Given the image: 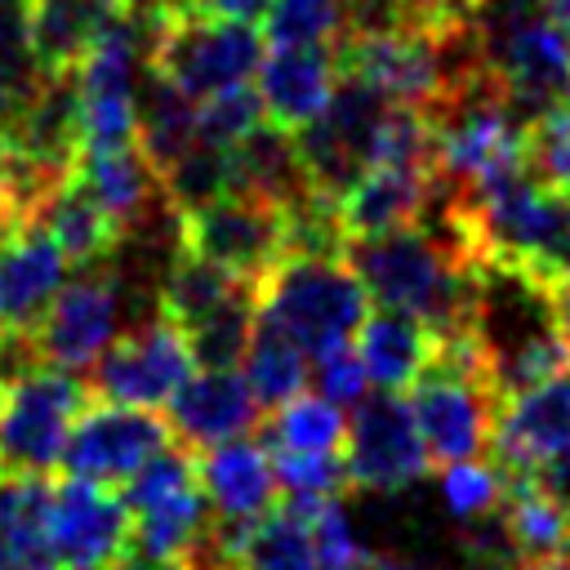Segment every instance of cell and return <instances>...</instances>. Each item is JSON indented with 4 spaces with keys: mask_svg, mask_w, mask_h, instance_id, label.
I'll return each mask as SVG.
<instances>
[{
    "mask_svg": "<svg viewBox=\"0 0 570 570\" xmlns=\"http://www.w3.org/2000/svg\"><path fill=\"white\" fill-rule=\"evenodd\" d=\"M240 374H245L254 401L263 410H276V405H285L289 396H298L307 387L312 356L285 330H276L272 321H263L254 312V330H249V343H245V356H240Z\"/></svg>",
    "mask_w": 570,
    "mask_h": 570,
    "instance_id": "cell-30",
    "label": "cell"
},
{
    "mask_svg": "<svg viewBox=\"0 0 570 570\" xmlns=\"http://www.w3.org/2000/svg\"><path fill=\"white\" fill-rule=\"evenodd\" d=\"M196 370V356L187 347L183 325L160 307L156 316H147L138 330L111 338L89 365H85V383L94 396L102 401H120V405H147L160 410L178 383Z\"/></svg>",
    "mask_w": 570,
    "mask_h": 570,
    "instance_id": "cell-9",
    "label": "cell"
},
{
    "mask_svg": "<svg viewBox=\"0 0 570 570\" xmlns=\"http://www.w3.org/2000/svg\"><path fill=\"white\" fill-rule=\"evenodd\" d=\"M196 4L209 13H223V18H245V22L263 18V9H267V0H196Z\"/></svg>",
    "mask_w": 570,
    "mask_h": 570,
    "instance_id": "cell-43",
    "label": "cell"
},
{
    "mask_svg": "<svg viewBox=\"0 0 570 570\" xmlns=\"http://www.w3.org/2000/svg\"><path fill=\"white\" fill-rule=\"evenodd\" d=\"M432 196V160H379L334 200L343 236H374L401 223H419Z\"/></svg>",
    "mask_w": 570,
    "mask_h": 570,
    "instance_id": "cell-20",
    "label": "cell"
},
{
    "mask_svg": "<svg viewBox=\"0 0 570 570\" xmlns=\"http://www.w3.org/2000/svg\"><path fill=\"white\" fill-rule=\"evenodd\" d=\"M107 570H187V566L160 561V557H142V552H125V557H116Z\"/></svg>",
    "mask_w": 570,
    "mask_h": 570,
    "instance_id": "cell-45",
    "label": "cell"
},
{
    "mask_svg": "<svg viewBox=\"0 0 570 570\" xmlns=\"http://www.w3.org/2000/svg\"><path fill=\"white\" fill-rule=\"evenodd\" d=\"M468 334L481 347L499 401L570 365V334L561 325L557 285L512 263H476Z\"/></svg>",
    "mask_w": 570,
    "mask_h": 570,
    "instance_id": "cell-1",
    "label": "cell"
},
{
    "mask_svg": "<svg viewBox=\"0 0 570 570\" xmlns=\"http://www.w3.org/2000/svg\"><path fill=\"white\" fill-rule=\"evenodd\" d=\"M134 517V552L142 557H160V561H178L191 570V561L200 557L205 539H209V521H214V508L200 490V476L165 490L160 499L142 503L129 512Z\"/></svg>",
    "mask_w": 570,
    "mask_h": 570,
    "instance_id": "cell-23",
    "label": "cell"
},
{
    "mask_svg": "<svg viewBox=\"0 0 570 570\" xmlns=\"http://www.w3.org/2000/svg\"><path fill=\"white\" fill-rule=\"evenodd\" d=\"M191 570H240V566H236V561H214V557H200Z\"/></svg>",
    "mask_w": 570,
    "mask_h": 570,
    "instance_id": "cell-48",
    "label": "cell"
},
{
    "mask_svg": "<svg viewBox=\"0 0 570 570\" xmlns=\"http://www.w3.org/2000/svg\"><path fill=\"white\" fill-rule=\"evenodd\" d=\"M160 187H165V200H169L174 214L196 209V205H209V200L236 191V151L196 138L183 156H174L160 169Z\"/></svg>",
    "mask_w": 570,
    "mask_h": 570,
    "instance_id": "cell-32",
    "label": "cell"
},
{
    "mask_svg": "<svg viewBox=\"0 0 570 570\" xmlns=\"http://www.w3.org/2000/svg\"><path fill=\"white\" fill-rule=\"evenodd\" d=\"M169 436H174L169 423L147 405H120V401L89 396L71 423L58 468L62 476L125 485Z\"/></svg>",
    "mask_w": 570,
    "mask_h": 570,
    "instance_id": "cell-13",
    "label": "cell"
},
{
    "mask_svg": "<svg viewBox=\"0 0 570 570\" xmlns=\"http://www.w3.org/2000/svg\"><path fill=\"white\" fill-rule=\"evenodd\" d=\"M365 570H436V566L419 561V557H405V552H370Z\"/></svg>",
    "mask_w": 570,
    "mask_h": 570,
    "instance_id": "cell-44",
    "label": "cell"
},
{
    "mask_svg": "<svg viewBox=\"0 0 570 570\" xmlns=\"http://www.w3.org/2000/svg\"><path fill=\"white\" fill-rule=\"evenodd\" d=\"M258 120H263V102L254 85H232L196 102V138L218 142V147H236Z\"/></svg>",
    "mask_w": 570,
    "mask_h": 570,
    "instance_id": "cell-39",
    "label": "cell"
},
{
    "mask_svg": "<svg viewBox=\"0 0 570 570\" xmlns=\"http://www.w3.org/2000/svg\"><path fill=\"white\" fill-rule=\"evenodd\" d=\"M343 459H347L352 490H379V494L410 490L432 472V459L405 392L379 387V396H361L352 405Z\"/></svg>",
    "mask_w": 570,
    "mask_h": 570,
    "instance_id": "cell-11",
    "label": "cell"
},
{
    "mask_svg": "<svg viewBox=\"0 0 570 570\" xmlns=\"http://www.w3.org/2000/svg\"><path fill=\"white\" fill-rule=\"evenodd\" d=\"M151 67L196 102L232 85H249L263 58V31L245 18H223L200 4L151 9Z\"/></svg>",
    "mask_w": 570,
    "mask_h": 570,
    "instance_id": "cell-5",
    "label": "cell"
},
{
    "mask_svg": "<svg viewBox=\"0 0 570 570\" xmlns=\"http://www.w3.org/2000/svg\"><path fill=\"white\" fill-rule=\"evenodd\" d=\"M240 285H254V281H240V276H232L227 267H218V263H209V258H200V254L174 245L169 272H165V281H160V307H165L178 325H191L196 316H205L209 307H218V303H223L227 294H236Z\"/></svg>",
    "mask_w": 570,
    "mask_h": 570,
    "instance_id": "cell-33",
    "label": "cell"
},
{
    "mask_svg": "<svg viewBox=\"0 0 570 570\" xmlns=\"http://www.w3.org/2000/svg\"><path fill=\"white\" fill-rule=\"evenodd\" d=\"M120 9L107 0H27L31 45L45 71H71Z\"/></svg>",
    "mask_w": 570,
    "mask_h": 570,
    "instance_id": "cell-27",
    "label": "cell"
},
{
    "mask_svg": "<svg viewBox=\"0 0 570 570\" xmlns=\"http://www.w3.org/2000/svg\"><path fill=\"white\" fill-rule=\"evenodd\" d=\"M557 303H561V325H566V334H570V276L557 285Z\"/></svg>",
    "mask_w": 570,
    "mask_h": 570,
    "instance_id": "cell-47",
    "label": "cell"
},
{
    "mask_svg": "<svg viewBox=\"0 0 570 570\" xmlns=\"http://www.w3.org/2000/svg\"><path fill=\"white\" fill-rule=\"evenodd\" d=\"M142 4H151V9H178V4H196V0H142Z\"/></svg>",
    "mask_w": 570,
    "mask_h": 570,
    "instance_id": "cell-49",
    "label": "cell"
},
{
    "mask_svg": "<svg viewBox=\"0 0 570 570\" xmlns=\"http://www.w3.org/2000/svg\"><path fill=\"white\" fill-rule=\"evenodd\" d=\"M254 312L285 330L312 361L330 347H343L356 338L370 294L347 263V254L334 249H289L281 263L254 285Z\"/></svg>",
    "mask_w": 570,
    "mask_h": 570,
    "instance_id": "cell-4",
    "label": "cell"
},
{
    "mask_svg": "<svg viewBox=\"0 0 570 570\" xmlns=\"http://www.w3.org/2000/svg\"><path fill=\"white\" fill-rule=\"evenodd\" d=\"M120 321V272L111 263L76 267L31 325L40 365L85 370L111 338Z\"/></svg>",
    "mask_w": 570,
    "mask_h": 570,
    "instance_id": "cell-12",
    "label": "cell"
},
{
    "mask_svg": "<svg viewBox=\"0 0 570 570\" xmlns=\"http://www.w3.org/2000/svg\"><path fill=\"white\" fill-rule=\"evenodd\" d=\"M530 169L570 196V94L530 125Z\"/></svg>",
    "mask_w": 570,
    "mask_h": 570,
    "instance_id": "cell-40",
    "label": "cell"
},
{
    "mask_svg": "<svg viewBox=\"0 0 570 570\" xmlns=\"http://www.w3.org/2000/svg\"><path fill=\"white\" fill-rule=\"evenodd\" d=\"M338 76L343 71L334 45H272L254 71L263 116L289 134L303 129L312 116H321Z\"/></svg>",
    "mask_w": 570,
    "mask_h": 570,
    "instance_id": "cell-18",
    "label": "cell"
},
{
    "mask_svg": "<svg viewBox=\"0 0 570 570\" xmlns=\"http://www.w3.org/2000/svg\"><path fill=\"white\" fill-rule=\"evenodd\" d=\"M347 31V0H267L263 36L272 45H338Z\"/></svg>",
    "mask_w": 570,
    "mask_h": 570,
    "instance_id": "cell-36",
    "label": "cell"
},
{
    "mask_svg": "<svg viewBox=\"0 0 570 570\" xmlns=\"http://www.w3.org/2000/svg\"><path fill=\"white\" fill-rule=\"evenodd\" d=\"M499 521L521 570H570V508L534 472H503Z\"/></svg>",
    "mask_w": 570,
    "mask_h": 570,
    "instance_id": "cell-21",
    "label": "cell"
},
{
    "mask_svg": "<svg viewBox=\"0 0 570 570\" xmlns=\"http://www.w3.org/2000/svg\"><path fill=\"white\" fill-rule=\"evenodd\" d=\"M174 240L258 285L285 254V205L254 191H227L209 205L174 214Z\"/></svg>",
    "mask_w": 570,
    "mask_h": 570,
    "instance_id": "cell-8",
    "label": "cell"
},
{
    "mask_svg": "<svg viewBox=\"0 0 570 570\" xmlns=\"http://www.w3.org/2000/svg\"><path fill=\"white\" fill-rule=\"evenodd\" d=\"M71 263L40 223H18L0 240V330H31Z\"/></svg>",
    "mask_w": 570,
    "mask_h": 570,
    "instance_id": "cell-19",
    "label": "cell"
},
{
    "mask_svg": "<svg viewBox=\"0 0 570 570\" xmlns=\"http://www.w3.org/2000/svg\"><path fill=\"white\" fill-rule=\"evenodd\" d=\"M80 370L36 365L0 387V472L49 476L62 459L76 414L89 401Z\"/></svg>",
    "mask_w": 570,
    "mask_h": 570,
    "instance_id": "cell-6",
    "label": "cell"
},
{
    "mask_svg": "<svg viewBox=\"0 0 570 570\" xmlns=\"http://www.w3.org/2000/svg\"><path fill=\"white\" fill-rule=\"evenodd\" d=\"M134 543V517L116 485L62 476L49 499V548L58 570H107Z\"/></svg>",
    "mask_w": 570,
    "mask_h": 570,
    "instance_id": "cell-14",
    "label": "cell"
},
{
    "mask_svg": "<svg viewBox=\"0 0 570 570\" xmlns=\"http://www.w3.org/2000/svg\"><path fill=\"white\" fill-rule=\"evenodd\" d=\"M490 450L503 472H534L543 459L570 450V365L499 401Z\"/></svg>",
    "mask_w": 570,
    "mask_h": 570,
    "instance_id": "cell-16",
    "label": "cell"
},
{
    "mask_svg": "<svg viewBox=\"0 0 570 570\" xmlns=\"http://www.w3.org/2000/svg\"><path fill=\"white\" fill-rule=\"evenodd\" d=\"M200 490L223 521H254L276 503V472L272 450L258 436H232L196 454Z\"/></svg>",
    "mask_w": 570,
    "mask_h": 570,
    "instance_id": "cell-22",
    "label": "cell"
},
{
    "mask_svg": "<svg viewBox=\"0 0 570 570\" xmlns=\"http://www.w3.org/2000/svg\"><path fill=\"white\" fill-rule=\"evenodd\" d=\"M232 151H236V191H254V196L276 200V205H294L312 191L298 142L276 120L272 125L258 120Z\"/></svg>",
    "mask_w": 570,
    "mask_h": 570,
    "instance_id": "cell-26",
    "label": "cell"
},
{
    "mask_svg": "<svg viewBox=\"0 0 570 570\" xmlns=\"http://www.w3.org/2000/svg\"><path fill=\"white\" fill-rule=\"evenodd\" d=\"M9 236V214H4V205H0V240Z\"/></svg>",
    "mask_w": 570,
    "mask_h": 570,
    "instance_id": "cell-51",
    "label": "cell"
},
{
    "mask_svg": "<svg viewBox=\"0 0 570 570\" xmlns=\"http://www.w3.org/2000/svg\"><path fill=\"white\" fill-rule=\"evenodd\" d=\"M249 330H254V285H240L218 307H209L205 316L183 325L196 365H236L245 356Z\"/></svg>",
    "mask_w": 570,
    "mask_h": 570,
    "instance_id": "cell-34",
    "label": "cell"
},
{
    "mask_svg": "<svg viewBox=\"0 0 570 570\" xmlns=\"http://www.w3.org/2000/svg\"><path fill=\"white\" fill-rule=\"evenodd\" d=\"M272 472L281 494H307V499H343L352 490L347 459L343 454H316V450H272Z\"/></svg>",
    "mask_w": 570,
    "mask_h": 570,
    "instance_id": "cell-38",
    "label": "cell"
},
{
    "mask_svg": "<svg viewBox=\"0 0 570 570\" xmlns=\"http://www.w3.org/2000/svg\"><path fill=\"white\" fill-rule=\"evenodd\" d=\"M539 9H543V13H548V18L570 36V0H539Z\"/></svg>",
    "mask_w": 570,
    "mask_h": 570,
    "instance_id": "cell-46",
    "label": "cell"
},
{
    "mask_svg": "<svg viewBox=\"0 0 570 570\" xmlns=\"http://www.w3.org/2000/svg\"><path fill=\"white\" fill-rule=\"evenodd\" d=\"M312 508L307 494L276 499L245 534L236 566L240 570H321L316 539H312Z\"/></svg>",
    "mask_w": 570,
    "mask_h": 570,
    "instance_id": "cell-28",
    "label": "cell"
},
{
    "mask_svg": "<svg viewBox=\"0 0 570 570\" xmlns=\"http://www.w3.org/2000/svg\"><path fill=\"white\" fill-rule=\"evenodd\" d=\"M343 254L379 307L419 316L436 334L468 330L476 263H468L428 223H401L374 236H347Z\"/></svg>",
    "mask_w": 570,
    "mask_h": 570,
    "instance_id": "cell-2",
    "label": "cell"
},
{
    "mask_svg": "<svg viewBox=\"0 0 570 570\" xmlns=\"http://www.w3.org/2000/svg\"><path fill=\"white\" fill-rule=\"evenodd\" d=\"M258 414H263V405L254 401V392L236 365H200L165 401V423H169L174 441L191 445L196 454L218 441L254 432Z\"/></svg>",
    "mask_w": 570,
    "mask_h": 570,
    "instance_id": "cell-15",
    "label": "cell"
},
{
    "mask_svg": "<svg viewBox=\"0 0 570 570\" xmlns=\"http://www.w3.org/2000/svg\"><path fill=\"white\" fill-rule=\"evenodd\" d=\"M267 450H316V454H343L347 445V414L330 396H312L307 387L272 410L263 436Z\"/></svg>",
    "mask_w": 570,
    "mask_h": 570,
    "instance_id": "cell-31",
    "label": "cell"
},
{
    "mask_svg": "<svg viewBox=\"0 0 570 570\" xmlns=\"http://www.w3.org/2000/svg\"><path fill=\"white\" fill-rule=\"evenodd\" d=\"M111 9H134V4H142V0H107Z\"/></svg>",
    "mask_w": 570,
    "mask_h": 570,
    "instance_id": "cell-50",
    "label": "cell"
},
{
    "mask_svg": "<svg viewBox=\"0 0 570 570\" xmlns=\"http://www.w3.org/2000/svg\"><path fill=\"white\" fill-rule=\"evenodd\" d=\"M312 383H316L321 396H330L334 405L352 410V405L365 396L370 374H365V365H361V352H356L352 343H343V347H330V352L316 356V365H312Z\"/></svg>",
    "mask_w": 570,
    "mask_h": 570,
    "instance_id": "cell-41",
    "label": "cell"
},
{
    "mask_svg": "<svg viewBox=\"0 0 570 570\" xmlns=\"http://www.w3.org/2000/svg\"><path fill=\"white\" fill-rule=\"evenodd\" d=\"M387 107L392 102L379 89H370L365 80H356L347 71L338 76L321 116H312L303 129H294V142H298L312 191L338 200L356 183V174L370 165L374 134H379V120H383Z\"/></svg>",
    "mask_w": 570,
    "mask_h": 570,
    "instance_id": "cell-10",
    "label": "cell"
},
{
    "mask_svg": "<svg viewBox=\"0 0 570 570\" xmlns=\"http://www.w3.org/2000/svg\"><path fill=\"white\" fill-rule=\"evenodd\" d=\"M432 178L450 191H472L530 165V120L508 102L494 71H476L428 107Z\"/></svg>",
    "mask_w": 570,
    "mask_h": 570,
    "instance_id": "cell-3",
    "label": "cell"
},
{
    "mask_svg": "<svg viewBox=\"0 0 570 570\" xmlns=\"http://www.w3.org/2000/svg\"><path fill=\"white\" fill-rule=\"evenodd\" d=\"M436 338L441 334L432 325H423L419 316L379 307V312H365V321L356 330V352H361L370 383H379L387 392H405L428 370Z\"/></svg>",
    "mask_w": 570,
    "mask_h": 570,
    "instance_id": "cell-24",
    "label": "cell"
},
{
    "mask_svg": "<svg viewBox=\"0 0 570 570\" xmlns=\"http://www.w3.org/2000/svg\"><path fill=\"white\" fill-rule=\"evenodd\" d=\"M436 472H441V503L454 521H476V517L499 512V499H503V468L499 463L459 459V463H445Z\"/></svg>",
    "mask_w": 570,
    "mask_h": 570,
    "instance_id": "cell-37",
    "label": "cell"
},
{
    "mask_svg": "<svg viewBox=\"0 0 570 570\" xmlns=\"http://www.w3.org/2000/svg\"><path fill=\"white\" fill-rule=\"evenodd\" d=\"M534 481H539L543 490H552V494L570 508V450H561V454L543 459V463L534 468Z\"/></svg>",
    "mask_w": 570,
    "mask_h": 570,
    "instance_id": "cell-42",
    "label": "cell"
},
{
    "mask_svg": "<svg viewBox=\"0 0 570 570\" xmlns=\"http://www.w3.org/2000/svg\"><path fill=\"white\" fill-rule=\"evenodd\" d=\"M134 142L156 165V174L196 142V98L187 89H178L169 76H160L156 67H147L142 85H138V134H134Z\"/></svg>",
    "mask_w": 570,
    "mask_h": 570,
    "instance_id": "cell-29",
    "label": "cell"
},
{
    "mask_svg": "<svg viewBox=\"0 0 570 570\" xmlns=\"http://www.w3.org/2000/svg\"><path fill=\"white\" fill-rule=\"evenodd\" d=\"M31 223H40V227L58 240V249L67 254L71 267L111 263L116 249L125 245V232L102 214V205H98L76 178H67V183L45 200V209H40Z\"/></svg>",
    "mask_w": 570,
    "mask_h": 570,
    "instance_id": "cell-25",
    "label": "cell"
},
{
    "mask_svg": "<svg viewBox=\"0 0 570 570\" xmlns=\"http://www.w3.org/2000/svg\"><path fill=\"white\" fill-rule=\"evenodd\" d=\"M476 27L494 80L530 125L570 94V36L543 9L476 18Z\"/></svg>",
    "mask_w": 570,
    "mask_h": 570,
    "instance_id": "cell-7",
    "label": "cell"
},
{
    "mask_svg": "<svg viewBox=\"0 0 570 570\" xmlns=\"http://www.w3.org/2000/svg\"><path fill=\"white\" fill-rule=\"evenodd\" d=\"M71 178L102 205V214L125 232V240L134 232H142L147 223H156L160 214H169L165 187L156 165L142 156L138 142H120V147H80Z\"/></svg>",
    "mask_w": 570,
    "mask_h": 570,
    "instance_id": "cell-17",
    "label": "cell"
},
{
    "mask_svg": "<svg viewBox=\"0 0 570 570\" xmlns=\"http://www.w3.org/2000/svg\"><path fill=\"white\" fill-rule=\"evenodd\" d=\"M45 67L31 45V22H27V0H0V120L13 116L40 85Z\"/></svg>",
    "mask_w": 570,
    "mask_h": 570,
    "instance_id": "cell-35",
    "label": "cell"
}]
</instances>
